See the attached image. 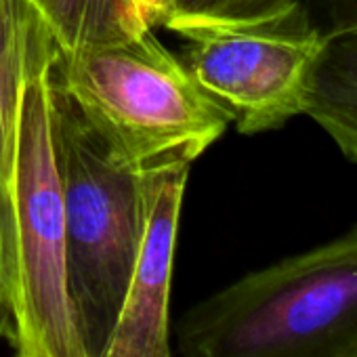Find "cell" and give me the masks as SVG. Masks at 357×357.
Listing matches in <instances>:
<instances>
[{
	"label": "cell",
	"instance_id": "1",
	"mask_svg": "<svg viewBox=\"0 0 357 357\" xmlns=\"http://www.w3.org/2000/svg\"><path fill=\"white\" fill-rule=\"evenodd\" d=\"M174 344L178 357H355L357 225L196 303Z\"/></svg>",
	"mask_w": 357,
	"mask_h": 357
},
{
	"label": "cell",
	"instance_id": "2",
	"mask_svg": "<svg viewBox=\"0 0 357 357\" xmlns=\"http://www.w3.org/2000/svg\"><path fill=\"white\" fill-rule=\"evenodd\" d=\"M53 78L109 155L135 172L192 164L231 124V114L164 49L153 30L59 53Z\"/></svg>",
	"mask_w": 357,
	"mask_h": 357
},
{
	"label": "cell",
	"instance_id": "3",
	"mask_svg": "<svg viewBox=\"0 0 357 357\" xmlns=\"http://www.w3.org/2000/svg\"><path fill=\"white\" fill-rule=\"evenodd\" d=\"M53 128L76 324L86 357H109L145 231L143 178L109 155L57 84Z\"/></svg>",
	"mask_w": 357,
	"mask_h": 357
},
{
	"label": "cell",
	"instance_id": "4",
	"mask_svg": "<svg viewBox=\"0 0 357 357\" xmlns=\"http://www.w3.org/2000/svg\"><path fill=\"white\" fill-rule=\"evenodd\" d=\"M45 40L28 72L11 206L13 357H86L68 284L63 198L55 149L53 66Z\"/></svg>",
	"mask_w": 357,
	"mask_h": 357
},
{
	"label": "cell",
	"instance_id": "5",
	"mask_svg": "<svg viewBox=\"0 0 357 357\" xmlns=\"http://www.w3.org/2000/svg\"><path fill=\"white\" fill-rule=\"evenodd\" d=\"M166 28L188 43L185 66L242 135L280 128L303 114L321 34L301 3L263 22H172Z\"/></svg>",
	"mask_w": 357,
	"mask_h": 357
},
{
	"label": "cell",
	"instance_id": "6",
	"mask_svg": "<svg viewBox=\"0 0 357 357\" xmlns=\"http://www.w3.org/2000/svg\"><path fill=\"white\" fill-rule=\"evenodd\" d=\"M190 164H166L141 172L145 231L109 357H172L170 288Z\"/></svg>",
	"mask_w": 357,
	"mask_h": 357
},
{
	"label": "cell",
	"instance_id": "7",
	"mask_svg": "<svg viewBox=\"0 0 357 357\" xmlns=\"http://www.w3.org/2000/svg\"><path fill=\"white\" fill-rule=\"evenodd\" d=\"M49 38V28L28 0H7L0 15V206L9 234L26 80L38 49Z\"/></svg>",
	"mask_w": 357,
	"mask_h": 357
},
{
	"label": "cell",
	"instance_id": "8",
	"mask_svg": "<svg viewBox=\"0 0 357 357\" xmlns=\"http://www.w3.org/2000/svg\"><path fill=\"white\" fill-rule=\"evenodd\" d=\"M303 116L319 124L342 155L357 164V24L321 34Z\"/></svg>",
	"mask_w": 357,
	"mask_h": 357
},
{
	"label": "cell",
	"instance_id": "9",
	"mask_svg": "<svg viewBox=\"0 0 357 357\" xmlns=\"http://www.w3.org/2000/svg\"><path fill=\"white\" fill-rule=\"evenodd\" d=\"M59 53L128 40L145 32L135 0H28Z\"/></svg>",
	"mask_w": 357,
	"mask_h": 357
},
{
	"label": "cell",
	"instance_id": "10",
	"mask_svg": "<svg viewBox=\"0 0 357 357\" xmlns=\"http://www.w3.org/2000/svg\"><path fill=\"white\" fill-rule=\"evenodd\" d=\"M296 3L298 0H174V11L166 26L172 22H263L286 13Z\"/></svg>",
	"mask_w": 357,
	"mask_h": 357
},
{
	"label": "cell",
	"instance_id": "11",
	"mask_svg": "<svg viewBox=\"0 0 357 357\" xmlns=\"http://www.w3.org/2000/svg\"><path fill=\"white\" fill-rule=\"evenodd\" d=\"M301 5L319 34L357 24V0H309Z\"/></svg>",
	"mask_w": 357,
	"mask_h": 357
},
{
	"label": "cell",
	"instance_id": "12",
	"mask_svg": "<svg viewBox=\"0 0 357 357\" xmlns=\"http://www.w3.org/2000/svg\"><path fill=\"white\" fill-rule=\"evenodd\" d=\"M11 330V234L0 206V340Z\"/></svg>",
	"mask_w": 357,
	"mask_h": 357
},
{
	"label": "cell",
	"instance_id": "13",
	"mask_svg": "<svg viewBox=\"0 0 357 357\" xmlns=\"http://www.w3.org/2000/svg\"><path fill=\"white\" fill-rule=\"evenodd\" d=\"M139 17L147 30H155L158 26H166L174 11V0H135Z\"/></svg>",
	"mask_w": 357,
	"mask_h": 357
},
{
	"label": "cell",
	"instance_id": "14",
	"mask_svg": "<svg viewBox=\"0 0 357 357\" xmlns=\"http://www.w3.org/2000/svg\"><path fill=\"white\" fill-rule=\"evenodd\" d=\"M5 7H7V0H0V15H3Z\"/></svg>",
	"mask_w": 357,
	"mask_h": 357
},
{
	"label": "cell",
	"instance_id": "15",
	"mask_svg": "<svg viewBox=\"0 0 357 357\" xmlns=\"http://www.w3.org/2000/svg\"><path fill=\"white\" fill-rule=\"evenodd\" d=\"M355 357H357V355H355Z\"/></svg>",
	"mask_w": 357,
	"mask_h": 357
}]
</instances>
